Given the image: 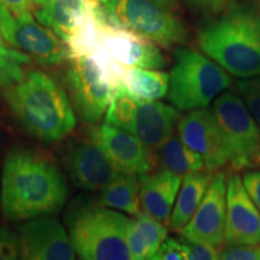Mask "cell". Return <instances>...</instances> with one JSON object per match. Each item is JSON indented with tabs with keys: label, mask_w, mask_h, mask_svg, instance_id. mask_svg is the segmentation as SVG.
Wrapping results in <instances>:
<instances>
[{
	"label": "cell",
	"mask_w": 260,
	"mask_h": 260,
	"mask_svg": "<svg viewBox=\"0 0 260 260\" xmlns=\"http://www.w3.org/2000/svg\"><path fill=\"white\" fill-rule=\"evenodd\" d=\"M104 12L110 24L161 47L183 45L188 39L187 25L175 0H111Z\"/></svg>",
	"instance_id": "8992f818"
},
{
	"label": "cell",
	"mask_w": 260,
	"mask_h": 260,
	"mask_svg": "<svg viewBox=\"0 0 260 260\" xmlns=\"http://www.w3.org/2000/svg\"><path fill=\"white\" fill-rule=\"evenodd\" d=\"M149 260H188L187 247L183 240L167 239Z\"/></svg>",
	"instance_id": "83f0119b"
},
{
	"label": "cell",
	"mask_w": 260,
	"mask_h": 260,
	"mask_svg": "<svg viewBox=\"0 0 260 260\" xmlns=\"http://www.w3.org/2000/svg\"><path fill=\"white\" fill-rule=\"evenodd\" d=\"M122 83L140 102H157L167 95L170 88V76L157 70L124 68Z\"/></svg>",
	"instance_id": "603a6c76"
},
{
	"label": "cell",
	"mask_w": 260,
	"mask_h": 260,
	"mask_svg": "<svg viewBox=\"0 0 260 260\" xmlns=\"http://www.w3.org/2000/svg\"><path fill=\"white\" fill-rule=\"evenodd\" d=\"M68 188L53 161L27 148L6 154L2 176V209L6 218L29 220L48 217L64 206Z\"/></svg>",
	"instance_id": "6da1fadb"
},
{
	"label": "cell",
	"mask_w": 260,
	"mask_h": 260,
	"mask_svg": "<svg viewBox=\"0 0 260 260\" xmlns=\"http://www.w3.org/2000/svg\"><path fill=\"white\" fill-rule=\"evenodd\" d=\"M98 3L92 0H31V11L42 25L70 44L93 16Z\"/></svg>",
	"instance_id": "2e32d148"
},
{
	"label": "cell",
	"mask_w": 260,
	"mask_h": 260,
	"mask_svg": "<svg viewBox=\"0 0 260 260\" xmlns=\"http://www.w3.org/2000/svg\"><path fill=\"white\" fill-rule=\"evenodd\" d=\"M198 44L228 74L260 76V4L230 2L220 16L199 29Z\"/></svg>",
	"instance_id": "7a4b0ae2"
},
{
	"label": "cell",
	"mask_w": 260,
	"mask_h": 260,
	"mask_svg": "<svg viewBox=\"0 0 260 260\" xmlns=\"http://www.w3.org/2000/svg\"><path fill=\"white\" fill-rule=\"evenodd\" d=\"M140 204L145 212L162 224L170 223L182 177L159 169L139 176Z\"/></svg>",
	"instance_id": "ac0fdd59"
},
{
	"label": "cell",
	"mask_w": 260,
	"mask_h": 260,
	"mask_svg": "<svg viewBox=\"0 0 260 260\" xmlns=\"http://www.w3.org/2000/svg\"><path fill=\"white\" fill-rule=\"evenodd\" d=\"M14 47L46 67L58 65L70 58L67 44L51 29L38 23L31 12H24L16 18Z\"/></svg>",
	"instance_id": "e0dca14e"
},
{
	"label": "cell",
	"mask_w": 260,
	"mask_h": 260,
	"mask_svg": "<svg viewBox=\"0 0 260 260\" xmlns=\"http://www.w3.org/2000/svg\"><path fill=\"white\" fill-rule=\"evenodd\" d=\"M18 260H75L64 226L53 217L30 219L19 226Z\"/></svg>",
	"instance_id": "7c38bea8"
},
{
	"label": "cell",
	"mask_w": 260,
	"mask_h": 260,
	"mask_svg": "<svg viewBox=\"0 0 260 260\" xmlns=\"http://www.w3.org/2000/svg\"><path fill=\"white\" fill-rule=\"evenodd\" d=\"M5 8L11 12L15 18H17L24 12L31 11V0H0Z\"/></svg>",
	"instance_id": "e575fe53"
},
{
	"label": "cell",
	"mask_w": 260,
	"mask_h": 260,
	"mask_svg": "<svg viewBox=\"0 0 260 260\" xmlns=\"http://www.w3.org/2000/svg\"><path fill=\"white\" fill-rule=\"evenodd\" d=\"M226 214V175L214 172L203 201L181 235L187 241L219 248L224 243Z\"/></svg>",
	"instance_id": "30bf717a"
},
{
	"label": "cell",
	"mask_w": 260,
	"mask_h": 260,
	"mask_svg": "<svg viewBox=\"0 0 260 260\" xmlns=\"http://www.w3.org/2000/svg\"><path fill=\"white\" fill-rule=\"evenodd\" d=\"M88 136L122 174L141 175L152 170L153 158L151 149L135 135L104 123L99 128L90 129Z\"/></svg>",
	"instance_id": "5bb4252c"
},
{
	"label": "cell",
	"mask_w": 260,
	"mask_h": 260,
	"mask_svg": "<svg viewBox=\"0 0 260 260\" xmlns=\"http://www.w3.org/2000/svg\"><path fill=\"white\" fill-rule=\"evenodd\" d=\"M65 164L74 184L81 189L103 190L121 174L89 136L70 145Z\"/></svg>",
	"instance_id": "9a60e30c"
},
{
	"label": "cell",
	"mask_w": 260,
	"mask_h": 260,
	"mask_svg": "<svg viewBox=\"0 0 260 260\" xmlns=\"http://www.w3.org/2000/svg\"><path fill=\"white\" fill-rule=\"evenodd\" d=\"M138 106L139 100L125 88L124 84L118 83L107 107L105 123L132 134Z\"/></svg>",
	"instance_id": "d4e9b609"
},
{
	"label": "cell",
	"mask_w": 260,
	"mask_h": 260,
	"mask_svg": "<svg viewBox=\"0 0 260 260\" xmlns=\"http://www.w3.org/2000/svg\"><path fill=\"white\" fill-rule=\"evenodd\" d=\"M75 252L82 260H130L124 214L92 204H74L65 216Z\"/></svg>",
	"instance_id": "277c9868"
},
{
	"label": "cell",
	"mask_w": 260,
	"mask_h": 260,
	"mask_svg": "<svg viewBox=\"0 0 260 260\" xmlns=\"http://www.w3.org/2000/svg\"><path fill=\"white\" fill-rule=\"evenodd\" d=\"M219 260H260V245L232 246L220 253Z\"/></svg>",
	"instance_id": "f546056e"
},
{
	"label": "cell",
	"mask_w": 260,
	"mask_h": 260,
	"mask_svg": "<svg viewBox=\"0 0 260 260\" xmlns=\"http://www.w3.org/2000/svg\"><path fill=\"white\" fill-rule=\"evenodd\" d=\"M224 243L229 247L260 245V212L236 172L226 176Z\"/></svg>",
	"instance_id": "4fadbf2b"
},
{
	"label": "cell",
	"mask_w": 260,
	"mask_h": 260,
	"mask_svg": "<svg viewBox=\"0 0 260 260\" xmlns=\"http://www.w3.org/2000/svg\"><path fill=\"white\" fill-rule=\"evenodd\" d=\"M65 86L74 111L81 121L95 124L105 115L124 68L102 51L69 58Z\"/></svg>",
	"instance_id": "5b68a950"
},
{
	"label": "cell",
	"mask_w": 260,
	"mask_h": 260,
	"mask_svg": "<svg viewBox=\"0 0 260 260\" xmlns=\"http://www.w3.org/2000/svg\"><path fill=\"white\" fill-rule=\"evenodd\" d=\"M92 2H95V3H98V4L105 6L106 4H109V3L111 2V0H92Z\"/></svg>",
	"instance_id": "d590c367"
},
{
	"label": "cell",
	"mask_w": 260,
	"mask_h": 260,
	"mask_svg": "<svg viewBox=\"0 0 260 260\" xmlns=\"http://www.w3.org/2000/svg\"><path fill=\"white\" fill-rule=\"evenodd\" d=\"M237 90L253 119L260 126V76L239 81Z\"/></svg>",
	"instance_id": "4316f807"
},
{
	"label": "cell",
	"mask_w": 260,
	"mask_h": 260,
	"mask_svg": "<svg viewBox=\"0 0 260 260\" xmlns=\"http://www.w3.org/2000/svg\"><path fill=\"white\" fill-rule=\"evenodd\" d=\"M181 141L200 154L209 172H218L229 168L230 154L218 122L207 109L193 110L177 123Z\"/></svg>",
	"instance_id": "9c48e42d"
},
{
	"label": "cell",
	"mask_w": 260,
	"mask_h": 260,
	"mask_svg": "<svg viewBox=\"0 0 260 260\" xmlns=\"http://www.w3.org/2000/svg\"><path fill=\"white\" fill-rule=\"evenodd\" d=\"M98 205L135 216L140 211V182L133 174H119L102 190Z\"/></svg>",
	"instance_id": "cb8c5ba5"
},
{
	"label": "cell",
	"mask_w": 260,
	"mask_h": 260,
	"mask_svg": "<svg viewBox=\"0 0 260 260\" xmlns=\"http://www.w3.org/2000/svg\"><path fill=\"white\" fill-rule=\"evenodd\" d=\"M99 51L122 68L155 70L167 65L165 56L154 42L125 29L117 28L107 19L100 28Z\"/></svg>",
	"instance_id": "8fae6325"
},
{
	"label": "cell",
	"mask_w": 260,
	"mask_h": 260,
	"mask_svg": "<svg viewBox=\"0 0 260 260\" xmlns=\"http://www.w3.org/2000/svg\"><path fill=\"white\" fill-rule=\"evenodd\" d=\"M181 113L176 107L160 102H140L132 134L148 149H157L174 134Z\"/></svg>",
	"instance_id": "d6986e66"
},
{
	"label": "cell",
	"mask_w": 260,
	"mask_h": 260,
	"mask_svg": "<svg viewBox=\"0 0 260 260\" xmlns=\"http://www.w3.org/2000/svg\"><path fill=\"white\" fill-rule=\"evenodd\" d=\"M18 236L6 228H0V260H18Z\"/></svg>",
	"instance_id": "f1b7e54d"
},
{
	"label": "cell",
	"mask_w": 260,
	"mask_h": 260,
	"mask_svg": "<svg viewBox=\"0 0 260 260\" xmlns=\"http://www.w3.org/2000/svg\"><path fill=\"white\" fill-rule=\"evenodd\" d=\"M242 182L249 198L260 212V170L246 171Z\"/></svg>",
	"instance_id": "1f68e13d"
},
{
	"label": "cell",
	"mask_w": 260,
	"mask_h": 260,
	"mask_svg": "<svg viewBox=\"0 0 260 260\" xmlns=\"http://www.w3.org/2000/svg\"><path fill=\"white\" fill-rule=\"evenodd\" d=\"M212 113L230 154L228 170L239 172L260 165V130L241 98L223 93L214 99Z\"/></svg>",
	"instance_id": "ba28073f"
},
{
	"label": "cell",
	"mask_w": 260,
	"mask_h": 260,
	"mask_svg": "<svg viewBox=\"0 0 260 260\" xmlns=\"http://www.w3.org/2000/svg\"><path fill=\"white\" fill-rule=\"evenodd\" d=\"M14 31L15 19L11 12L5 8V5L0 2V34L8 44L14 46Z\"/></svg>",
	"instance_id": "d6a6232c"
},
{
	"label": "cell",
	"mask_w": 260,
	"mask_h": 260,
	"mask_svg": "<svg viewBox=\"0 0 260 260\" xmlns=\"http://www.w3.org/2000/svg\"><path fill=\"white\" fill-rule=\"evenodd\" d=\"M191 6L205 11H210L212 14H219L232 0H186Z\"/></svg>",
	"instance_id": "836d02e7"
},
{
	"label": "cell",
	"mask_w": 260,
	"mask_h": 260,
	"mask_svg": "<svg viewBox=\"0 0 260 260\" xmlns=\"http://www.w3.org/2000/svg\"><path fill=\"white\" fill-rule=\"evenodd\" d=\"M3 95L19 125L40 141H60L76 126L69 96L42 71H27L21 80L6 87Z\"/></svg>",
	"instance_id": "3957f363"
},
{
	"label": "cell",
	"mask_w": 260,
	"mask_h": 260,
	"mask_svg": "<svg viewBox=\"0 0 260 260\" xmlns=\"http://www.w3.org/2000/svg\"><path fill=\"white\" fill-rule=\"evenodd\" d=\"M169 100L178 111L206 109L232 86V77L216 61L186 47L174 51Z\"/></svg>",
	"instance_id": "52a82bcc"
},
{
	"label": "cell",
	"mask_w": 260,
	"mask_h": 260,
	"mask_svg": "<svg viewBox=\"0 0 260 260\" xmlns=\"http://www.w3.org/2000/svg\"><path fill=\"white\" fill-rule=\"evenodd\" d=\"M212 177V172L200 171L187 175L182 180L169 223L174 232L180 233L189 222L203 201Z\"/></svg>",
	"instance_id": "44dd1931"
},
{
	"label": "cell",
	"mask_w": 260,
	"mask_h": 260,
	"mask_svg": "<svg viewBox=\"0 0 260 260\" xmlns=\"http://www.w3.org/2000/svg\"><path fill=\"white\" fill-rule=\"evenodd\" d=\"M165 224L146 212L135 214L128 220L126 243L130 260H149L168 237Z\"/></svg>",
	"instance_id": "ffe728a7"
},
{
	"label": "cell",
	"mask_w": 260,
	"mask_h": 260,
	"mask_svg": "<svg viewBox=\"0 0 260 260\" xmlns=\"http://www.w3.org/2000/svg\"><path fill=\"white\" fill-rule=\"evenodd\" d=\"M155 158L162 170L170 171L178 176H187L194 172L206 171L200 154L188 147L181 139L172 134L155 149Z\"/></svg>",
	"instance_id": "7402d4cb"
},
{
	"label": "cell",
	"mask_w": 260,
	"mask_h": 260,
	"mask_svg": "<svg viewBox=\"0 0 260 260\" xmlns=\"http://www.w3.org/2000/svg\"><path fill=\"white\" fill-rule=\"evenodd\" d=\"M30 58L21 51L10 48L0 34V87H9L24 76V67Z\"/></svg>",
	"instance_id": "484cf974"
},
{
	"label": "cell",
	"mask_w": 260,
	"mask_h": 260,
	"mask_svg": "<svg viewBox=\"0 0 260 260\" xmlns=\"http://www.w3.org/2000/svg\"><path fill=\"white\" fill-rule=\"evenodd\" d=\"M183 242L187 247L188 260H219V254L214 247L194 243L187 240Z\"/></svg>",
	"instance_id": "4dcf8cb0"
}]
</instances>
